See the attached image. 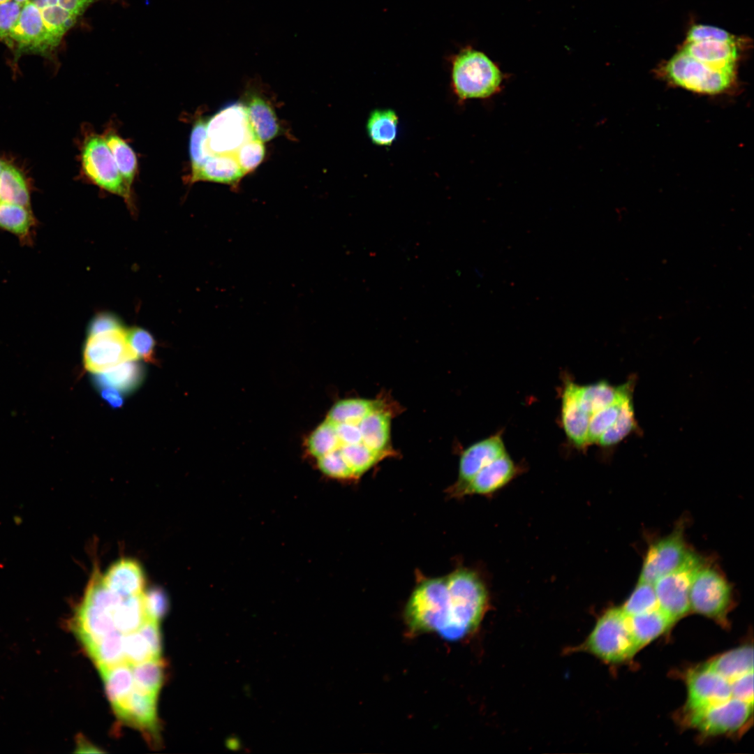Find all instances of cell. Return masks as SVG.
Here are the masks:
<instances>
[{
	"instance_id": "6da1fadb",
	"label": "cell",
	"mask_w": 754,
	"mask_h": 754,
	"mask_svg": "<svg viewBox=\"0 0 754 754\" xmlns=\"http://www.w3.org/2000/svg\"><path fill=\"white\" fill-rule=\"evenodd\" d=\"M487 603V592L479 577L462 569L421 582L409 598L404 616L414 633H435L457 641L479 626Z\"/></svg>"
},
{
	"instance_id": "7a4b0ae2",
	"label": "cell",
	"mask_w": 754,
	"mask_h": 754,
	"mask_svg": "<svg viewBox=\"0 0 754 754\" xmlns=\"http://www.w3.org/2000/svg\"><path fill=\"white\" fill-rule=\"evenodd\" d=\"M451 84L459 101L487 98L501 89L503 74L485 54L470 47L451 60Z\"/></svg>"
},
{
	"instance_id": "3957f363",
	"label": "cell",
	"mask_w": 754,
	"mask_h": 754,
	"mask_svg": "<svg viewBox=\"0 0 754 754\" xmlns=\"http://www.w3.org/2000/svg\"><path fill=\"white\" fill-rule=\"evenodd\" d=\"M584 648L603 661L614 664L630 659L639 651L628 616L621 607L610 608L598 619Z\"/></svg>"
},
{
	"instance_id": "277c9868",
	"label": "cell",
	"mask_w": 754,
	"mask_h": 754,
	"mask_svg": "<svg viewBox=\"0 0 754 754\" xmlns=\"http://www.w3.org/2000/svg\"><path fill=\"white\" fill-rule=\"evenodd\" d=\"M663 74L672 84L704 94H718L730 89L735 73L701 62L680 50L665 65Z\"/></svg>"
},
{
	"instance_id": "5b68a950",
	"label": "cell",
	"mask_w": 754,
	"mask_h": 754,
	"mask_svg": "<svg viewBox=\"0 0 754 754\" xmlns=\"http://www.w3.org/2000/svg\"><path fill=\"white\" fill-rule=\"evenodd\" d=\"M732 601V588L725 577L718 570L703 564L691 583L690 610L727 626Z\"/></svg>"
},
{
	"instance_id": "8992f818",
	"label": "cell",
	"mask_w": 754,
	"mask_h": 754,
	"mask_svg": "<svg viewBox=\"0 0 754 754\" xmlns=\"http://www.w3.org/2000/svg\"><path fill=\"white\" fill-rule=\"evenodd\" d=\"M207 147L212 154H232L249 140L256 138L245 106L230 104L206 120Z\"/></svg>"
},
{
	"instance_id": "52a82bcc",
	"label": "cell",
	"mask_w": 754,
	"mask_h": 754,
	"mask_svg": "<svg viewBox=\"0 0 754 754\" xmlns=\"http://www.w3.org/2000/svg\"><path fill=\"white\" fill-rule=\"evenodd\" d=\"M81 164L84 173L94 184L131 204V188L123 179L104 138L91 135L84 141Z\"/></svg>"
},
{
	"instance_id": "ba28073f",
	"label": "cell",
	"mask_w": 754,
	"mask_h": 754,
	"mask_svg": "<svg viewBox=\"0 0 754 754\" xmlns=\"http://www.w3.org/2000/svg\"><path fill=\"white\" fill-rule=\"evenodd\" d=\"M753 709V704L731 697L701 710L685 712V722L707 735L731 734L747 725Z\"/></svg>"
},
{
	"instance_id": "9c48e42d",
	"label": "cell",
	"mask_w": 754,
	"mask_h": 754,
	"mask_svg": "<svg viewBox=\"0 0 754 754\" xmlns=\"http://www.w3.org/2000/svg\"><path fill=\"white\" fill-rule=\"evenodd\" d=\"M703 564V559L695 553L685 565L660 577L653 583L659 608L674 622L690 611L691 583Z\"/></svg>"
},
{
	"instance_id": "30bf717a",
	"label": "cell",
	"mask_w": 754,
	"mask_h": 754,
	"mask_svg": "<svg viewBox=\"0 0 754 754\" xmlns=\"http://www.w3.org/2000/svg\"><path fill=\"white\" fill-rule=\"evenodd\" d=\"M695 554L688 547L683 530L677 528L649 546L639 581L653 584L660 577L685 565Z\"/></svg>"
},
{
	"instance_id": "8fae6325",
	"label": "cell",
	"mask_w": 754,
	"mask_h": 754,
	"mask_svg": "<svg viewBox=\"0 0 754 754\" xmlns=\"http://www.w3.org/2000/svg\"><path fill=\"white\" fill-rule=\"evenodd\" d=\"M84 364L94 374L105 372L123 362L137 360L123 328L88 336L84 348Z\"/></svg>"
},
{
	"instance_id": "7c38bea8",
	"label": "cell",
	"mask_w": 754,
	"mask_h": 754,
	"mask_svg": "<svg viewBox=\"0 0 754 754\" xmlns=\"http://www.w3.org/2000/svg\"><path fill=\"white\" fill-rule=\"evenodd\" d=\"M687 701L684 712L698 711L731 697V681L706 663L690 670L686 676Z\"/></svg>"
},
{
	"instance_id": "4fadbf2b",
	"label": "cell",
	"mask_w": 754,
	"mask_h": 754,
	"mask_svg": "<svg viewBox=\"0 0 754 754\" xmlns=\"http://www.w3.org/2000/svg\"><path fill=\"white\" fill-rule=\"evenodd\" d=\"M58 45L45 27L40 10L31 1L24 4L10 34L9 46L15 47L20 56L22 53L45 55Z\"/></svg>"
},
{
	"instance_id": "5bb4252c",
	"label": "cell",
	"mask_w": 754,
	"mask_h": 754,
	"mask_svg": "<svg viewBox=\"0 0 754 754\" xmlns=\"http://www.w3.org/2000/svg\"><path fill=\"white\" fill-rule=\"evenodd\" d=\"M505 452L503 441L498 434L466 448L460 458L458 480L452 488V495L459 497L463 489L483 467Z\"/></svg>"
},
{
	"instance_id": "9a60e30c",
	"label": "cell",
	"mask_w": 754,
	"mask_h": 754,
	"mask_svg": "<svg viewBox=\"0 0 754 754\" xmlns=\"http://www.w3.org/2000/svg\"><path fill=\"white\" fill-rule=\"evenodd\" d=\"M70 627L85 650L115 630L112 612L82 600Z\"/></svg>"
},
{
	"instance_id": "2e32d148",
	"label": "cell",
	"mask_w": 754,
	"mask_h": 754,
	"mask_svg": "<svg viewBox=\"0 0 754 754\" xmlns=\"http://www.w3.org/2000/svg\"><path fill=\"white\" fill-rule=\"evenodd\" d=\"M27 208H31L27 178L15 164L0 156V219Z\"/></svg>"
},
{
	"instance_id": "e0dca14e",
	"label": "cell",
	"mask_w": 754,
	"mask_h": 754,
	"mask_svg": "<svg viewBox=\"0 0 754 754\" xmlns=\"http://www.w3.org/2000/svg\"><path fill=\"white\" fill-rule=\"evenodd\" d=\"M156 695L133 688L128 697L113 708L124 722L142 731L157 732Z\"/></svg>"
},
{
	"instance_id": "ac0fdd59",
	"label": "cell",
	"mask_w": 754,
	"mask_h": 754,
	"mask_svg": "<svg viewBox=\"0 0 754 754\" xmlns=\"http://www.w3.org/2000/svg\"><path fill=\"white\" fill-rule=\"evenodd\" d=\"M577 384L567 380L561 397V422L564 431L577 448L587 445V434L591 416L582 408L577 394Z\"/></svg>"
},
{
	"instance_id": "d6986e66",
	"label": "cell",
	"mask_w": 754,
	"mask_h": 754,
	"mask_svg": "<svg viewBox=\"0 0 754 754\" xmlns=\"http://www.w3.org/2000/svg\"><path fill=\"white\" fill-rule=\"evenodd\" d=\"M517 470L512 459L505 452L483 467L463 489L459 497L468 494H491L512 480Z\"/></svg>"
},
{
	"instance_id": "ffe728a7",
	"label": "cell",
	"mask_w": 754,
	"mask_h": 754,
	"mask_svg": "<svg viewBox=\"0 0 754 754\" xmlns=\"http://www.w3.org/2000/svg\"><path fill=\"white\" fill-rule=\"evenodd\" d=\"M682 51L714 68L735 73L738 50L735 41L686 42Z\"/></svg>"
},
{
	"instance_id": "44dd1931",
	"label": "cell",
	"mask_w": 754,
	"mask_h": 754,
	"mask_svg": "<svg viewBox=\"0 0 754 754\" xmlns=\"http://www.w3.org/2000/svg\"><path fill=\"white\" fill-rule=\"evenodd\" d=\"M633 386V380L617 387L604 380L586 385H578V399L582 408L591 416L599 410L631 395Z\"/></svg>"
},
{
	"instance_id": "7402d4cb",
	"label": "cell",
	"mask_w": 754,
	"mask_h": 754,
	"mask_svg": "<svg viewBox=\"0 0 754 754\" xmlns=\"http://www.w3.org/2000/svg\"><path fill=\"white\" fill-rule=\"evenodd\" d=\"M103 581L110 588L125 595L143 592L145 575L140 565L131 559H121L101 573Z\"/></svg>"
},
{
	"instance_id": "603a6c76",
	"label": "cell",
	"mask_w": 754,
	"mask_h": 754,
	"mask_svg": "<svg viewBox=\"0 0 754 754\" xmlns=\"http://www.w3.org/2000/svg\"><path fill=\"white\" fill-rule=\"evenodd\" d=\"M244 175L234 154H214L200 168L191 173V180L235 184Z\"/></svg>"
},
{
	"instance_id": "cb8c5ba5",
	"label": "cell",
	"mask_w": 754,
	"mask_h": 754,
	"mask_svg": "<svg viewBox=\"0 0 754 754\" xmlns=\"http://www.w3.org/2000/svg\"><path fill=\"white\" fill-rule=\"evenodd\" d=\"M390 413L378 406L358 424L362 443L371 450L387 454L390 440Z\"/></svg>"
},
{
	"instance_id": "d4e9b609",
	"label": "cell",
	"mask_w": 754,
	"mask_h": 754,
	"mask_svg": "<svg viewBox=\"0 0 754 754\" xmlns=\"http://www.w3.org/2000/svg\"><path fill=\"white\" fill-rule=\"evenodd\" d=\"M252 132L263 142L276 138L280 127L272 107L260 96L251 95L245 106Z\"/></svg>"
},
{
	"instance_id": "484cf974",
	"label": "cell",
	"mask_w": 754,
	"mask_h": 754,
	"mask_svg": "<svg viewBox=\"0 0 754 754\" xmlns=\"http://www.w3.org/2000/svg\"><path fill=\"white\" fill-rule=\"evenodd\" d=\"M628 621L639 650L661 635L675 623L659 607L647 612L628 616Z\"/></svg>"
},
{
	"instance_id": "4316f807",
	"label": "cell",
	"mask_w": 754,
	"mask_h": 754,
	"mask_svg": "<svg viewBox=\"0 0 754 754\" xmlns=\"http://www.w3.org/2000/svg\"><path fill=\"white\" fill-rule=\"evenodd\" d=\"M145 590L138 594L125 596L112 611L115 629L123 634L137 631L149 619L145 604Z\"/></svg>"
},
{
	"instance_id": "83f0119b",
	"label": "cell",
	"mask_w": 754,
	"mask_h": 754,
	"mask_svg": "<svg viewBox=\"0 0 754 754\" xmlns=\"http://www.w3.org/2000/svg\"><path fill=\"white\" fill-rule=\"evenodd\" d=\"M706 664L730 681L753 671V649L744 645L720 654Z\"/></svg>"
},
{
	"instance_id": "f1b7e54d",
	"label": "cell",
	"mask_w": 754,
	"mask_h": 754,
	"mask_svg": "<svg viewBox=\"0 0 754 754\" xmlns=\"http://www.w3.org/2000/svg\"><path fill=\"white\" fill-rule=\"evenodd\" d=\"M142 365L136 360L123 362L105 372L96 374L95 383L99 387H111L121 392L135 390L143 378Z\"/></svg>"
},
{
	"instance_id": "f546056e",
	"label": "cell",
	"mask_w": 754,
	"mask_h": 754,
	"mask_svg": "<svg viewBox=\"0 0 754 754\" xmlns=\"http://www.w3.org/2000/svg\"><path fill=\"white\" fill-rule=\"evenodd\" d=\"M98 670L107 696L114 708L121 703L134 688L131 665L125 662L111 667Z\"/></svg>"
},
{
	"instance_id": "4dcf8cb0",
	"label": "cell",
	"mask_w": 754,
	"mask_h": 754,
	"mask_svg": "<svg viewBox=\"0 0 754 754\" xmlns=\"http://www.w3.org/2000/svg\"><path fill=\"white\" fill-rule=\"evenodd\" d=\"M399 118L392 109H376L369 115L366 129L373 144L390 146L397 135Z\"/></svg>"
},
{
	"instance_id": "1f68e13d",
	"label": "cell",
	"mask_w": 754,
	"mask_h": 754,
	"mask_svg": "<svg viewBox=\"0 0 754 754\" xmlns=\"http://www.w3.org/2000/svg\"><path fill=\"white\" fill-rule=\"evenodd\" d=\"M124 635L114 630L86 650L98 669L111 667L126 662Z\"/></svg>"
},
{
	"instance_id": "d6a6232c",
	"label": "cell",
	"mask_w": 754,
	"mask_h": 754,
	"mask_svg": "<svg viewBox=\"0 0 754 754\" xmlns=\"http://www.w3.org/2000/svg\"><path fill=\"white\" fill-rule=\"evenodd\" d=\"M374 400L353 398L337 402L330 410L327 419L336 423H359L366 415L379 406Z\"/></svg>"
},
{
	"instance_id": "836d02e7",
	"label": "cell",
	"mask_w": 754,
	"mask_h": 754,
	"mask_svg": "<svg viewBox=\"0 0 754 754\" xmlns=\"http://www.w3.org/2000/svg\"><path fill=\"white\" fill-rule=\"evenodd\" d=\"M131 667L134 688L157 696L164 677L165 665L161 658L133 665Z\"/></svg>"
},
{
	"instance_id": "e575fe53",
	"label": "cell",
	"mask_w": 754,
	"mask_h": 754,
	"mask_svg": "<svg viewBox=\"0 0 754 754\" xmlns=\"http://www.w3.org/2000/svg\"><path fill=\"white\" fill-rule=\"evenodd\" d=\"M105 140L123 179L131 188L138 168L135 152L125 140L115 133H108Z\"/></svg>"
},
{
	"instance_id": "d590c367",
	"label": "cell",
	"mask_w": 754,
	"mask_h": 754,
	"mask_svg": "<svg viewBox=\"0 0 754 754\" xmlns=\"http://www.w3.org/2000/svg\"><path fill=\"white\" fill-rule=\"evenodd\" d=\"M636 427L637 422L630 396L624 400L616 420L601 435L598 443L603 447H611L621 441Z\"/></svg>"
},
{
	"instance_id": "8d00e7d4",
	"label": "cell",
	"mask_w": 754,
	"mask_h": 754,
	"mask_svg": "<svg viewBox=\"0 0 754 754\" xmlns=\"http://www.w3.org/2000/svg\"><path fill=\"white\" fill-rule=\"evenodd\" d=\"M337 449L353 473L354 478L361 476L386 456L371 450L363 443L341 445Z\"/></svg>"
},
{
	"instance_id": "74e56055",
	"label": "cell",
	"mask_w": 754,
	"mask_h": 754,
	"mask_svg": "<svg viewBox=\"0 0 754 754\" xmlns=\"http://www.w3.org/2000/svg\"><path fill=\"white\" fill-rule=\"evenodd\" d=\"M40 11L47 30L58 45L79 17L59 6H49Z\"/></svg>"
},
{
	"instance_id": "f35d334b",
	"label": "cell",
	"mask_w": 754,
	"mask_h": 754,
	"mask_svg": "<svg viewBox=\"0 0 754 754\" xmlns=\"http://www.w3.org/2000/svg\"><path fill=\"white\" fill-rule=\"evenodd\" d=\"M658 607L653 584L639 581L631 595L621 607L628 616L642 614Z\"/></svg>"
},
{
	"instance_id": "ab89813d",
	"label": "cell",
	"mask_w": 754,
	"mask_h": 754,
	"mask_svg": "<svg viewBox=\"0 0 754 754\" xmlns=\"http://www.w3.org/2000/svg\"><path fill=\"white\" fill-rule=\"evenodd\" d=\"M307 446L316 459L337 450L339 440L334 423L326 418L310 435Z\"/></svg>"
},
{
	"instance_id": "60d3db41",
	"label": "cell",
	"mask_w": 754,
	"mask_h": 754,
	"mask_svg": "<svg viewBox=\"0 0 754 754\" xmlns=\"http://www.w3.org/2000/svg\"><path fill=\"white\" fill-rule=\"evenodd\" d=\"M189 154L191 172H196L212 155L207 147L206 120L199 119L193 125L190 136Z\"/></svg>"
},
{
	"instance_id": "b9f144b4",
	"label": "cell",
	"mask_w": 754,
	"mask_h": 754,
	"mask_svg": "<svg viewBox=\"0 0 754 754\" xmlns=\"http://www.w3.org/2000/svg\"><path fill=\"white\" fill-rule=\"evenodd\" d=\"M630 396L632 394L599 410L591 416L587 434V445L598 443L601 435L616 420L624 400Z\"/></svg>"
},
{
	"instance_id": "7bdbcfd3",
	"label": "cell",
	"mask_w": 754,
	"mask_h": 754,
	"mask_svg": "<svg viewBox=\"0 0 754 754\" xmlns=\"http://www.w3.org/2000/svg\"><path fill=\"white\" fill-rule=\"evenodd\" d=\"M125 660L133 665L155 658L145 638L137 630L124 635Z\"/></svg>"
},
{
	"instance_id": "ee69618b",
	"label": "cell",
	"mask_w": 754,
	"mask_h": 754,
	"mask_svg": "<svg viewBox=\"0 0 754 754\" xmlns=\"http://www.w3.org/2000/svg\"><path fill=\"white\" fill-rule=\"evenodd\" d=\"M265 153L263 142L253 138L243 143L235 152L234 156L246 174L254 170L261 163Z\"/></svg>"
},
{
	"instance_id": "f6af8a7d",
	"label": "cell",
	"mask_w": 754,
	"mask_h": 754,
	"mask_svg": "<svg viewBox=\"0 0 754 754\" xmlns=\"http://www.w3.org/2000/svg\"><path fill=\"white\" fill-rule=\"evenodd\" d=\"M126 338L138 357L147 362H155V340L147 330L140 327H132L126 331Z\"/></svg>"
},
{
	"instance_id": "bcb514c9",
	"label": "cell",
	"mask_w": 754,
	"mask_h": 754,
	"mask_svg": "<svg viewBox=\"0 0 754 754\" xmlns=\"http://www.w3.org/2000/svg\"><path fill=\"white\" fill-rule=\"evenodd\" d=\"M317 459L318 468L325 475L338 479L354 478L338 449Z\"/></svg>"
},
{
	"instance_id": "7dc6e473",
	"label": "cell",
	"mask_w": 754,
	"mask_h": 754,
	"mask_svg": "<svg viewBox=\"0 0 754 754\" xmlns=\"http://www.w3.org/2000/svg\"><path fill=\"white\" fill-rule=\"evenodd\" d=\"M22 5L10 0L0 3V40L10 45V36L12 30L17 22Z\"/></svg>"
},
{
	"instance_id": "c3c4849f",
	"label": "cell",
	"mask_w": 754,
	"mask_h": 754,
	"mask_svg": "<svg viewBox=\"0 0 754 754\" xmlns=\"http://www.w3.org/2000/svg\"><path fill=\"white\" fill-rule=\"evenodd\" d=\"M717 40L723 42L735 41L734 36L727 31L710 25L697 24L692 27L688 32L686 42Z\"/></svg>"
},
{
	"instance_id": "681fc988",
	"label": "cell",
	"mask_w": 754,
	"mask_h": 754,
	"mask_svg": "<svg viewBox=\"0 0 754 754\" xmlns=\"http://www.w3.org/2000/svg\"><path fill=\"white\" fill-rule=\"evenodd\" d=\"M145 604L149 619L159 621L168 611V600L161 591L151 589L145 591Z\"/></svg>"
},
{
	"instance_id": "f907efd6",
	"label": "cell",
	"mask_w": 754,
	"mask_h": 754,
	"mask_svg": "<svg viewBox=\"0 0 754 754\" xmlns=\"http://www.w3.org/2000/svg\"><path fill=\"white\" fill-rule=\"evenodd\" d=\"M732 697L753 704V671L731 681Z\"/></svg>"
},
{
	"instance_id": "816d5d0a",
	"label": "cell",
	"mask_w": 754,
	"mask_h": 754,
	"mask_svg": "<svg viewBox=\"0 0 754 754\" xmlns=\"http://www.w3.org/2000/svg\"><path fill=\"white\" fill-rule=\"evenodd\" d=\"M123 328L117 317L111 313H99L90 321L88 336Z\"/></svg>"
},
{
	"instance_id": "f5cc1de1",
	"label": "cell",
	"mask_w": 754,
	"mask_h": 754,
	"mask_svg": "<svg viewBox=\"0 0 754 754\" xmlns=\"http://www.w3.org/2000/svg\"><path fill=\"white\" fill-rule=\"evenodd\" d=\"M148 644L154 656L161 658V635L158 621L147 619L138 630Z\"/></svg>"
},
{
	"instance_id": "db71d44e",
	"label": "cell",
	"mask_w": 754,
	"mask_h": 754,
	"mask_svg": "<svg viewBox=\"0 0 754 754\" xmlns=\"http://www.w3.org/2000/svg\"><path fill=\"white\" fill-rule=\"evenodd\" d=\"M334 423L339 440V446L362 443V435L358 426L359 423Z\"/></svg>"
},
{
	"instance_id": "11a10c76",
	"label": "cell",
	"mask_w": 754,
	"mask_h": 754,
	"mask_svg": "<svg viewBox=\"0 0 754 754\" xmlns=\"http://www.w3.org/2000/svg\"><path fill=\"white\" fill-rule=\"evenodd\" d=\"M99 1L101 0H58V6L80 17L90 6Z\"/></svg>"
},
{
	"instance_id": "9f6ffc18",
	"label": "cell",
	"mask_w": 754,
	"mask_h": 754,
	"mask_svg": "<svg viewBox=\"0 0 754 754\" xmlns=\"http://www.w3.org/2000/svg\"><path fill=\"white\" fill-rule=\"evenodd\" d=\"M101 397L113 408L121 407L123 404V397L121 392L111 387H99Z\"/></svg>"
},
{
	"instance_id": "6f0895ef",
	"label": "cell",
	"mask_w": 754,
	"mask_h": 754,
	"mask_svg": "<svg viewBox=\"0 0 754 754\" xmlns=\"http://www.w3.org/2000/svg\"><path fill=\"white\" fill-rule=\"evenodd\" d=\"M77 748L78 753H101V750L82 738H79Z\"/></svg>"
},
{
	"instance_id": "680465c9",
	"label": "cell",
	"mask_w": 754,
	"mask_h": 754,
	"mask_svg": "<svg viewBox=\"0 0 754 754\" xmlns=\"http://www.w3.org/2000/svg\"><path fill=\"white\" fill-rule=\"evenodd\" d=\"M40 10L53 6H58V0H29Z\"/></svg>"
},
{
	"instance_id": "91938a15",
	"label": "cell",
	"mask_w": 754,
	"mask_h": 754,
	"mask_svg": "<svg viewBox=\"0 0 754 754\" xmlns=\"http://www.w3.org/2000/svg\"><path fill=\"white\" fill-rule=\"evenodd\" d=\"M228 747L230 748L236 749L237 748V746H238V743H237V741H236L235 739H229L228 741Z\"/></svg>"
},
{
	"instance_id": "94428289",
	"label": "cell",
	"mask_w": 754,
	"mask_h": 754,
	"mask_svg": "<svg viewBox=\"0 0 754 754\" xmlns=\"http://www.w3.org/2000/svg\"><path fill=\"white\" fill-rule=\"evenodd\" d=\"M13 1H15V2H17V3H18L19 4H20V5H22V6H24V4H26V3H27V2H29V0H13Z\"/></svg>"
},
{
	"instance_id": "6125c7cd",
	"label": "cell",
	"mask_w": 754,
	"mask_h": 754,
	"mask_svg": "<svg viewBox=\"0 0 754 754\" xmlns=\"http://www.w3.org/2000/svg\"><path fill=\"white\" fill-rule=\"evenodd\" d=\"M10 1V0H0V3L6 2V1Z\"/></svg>"
}]
</instances>
